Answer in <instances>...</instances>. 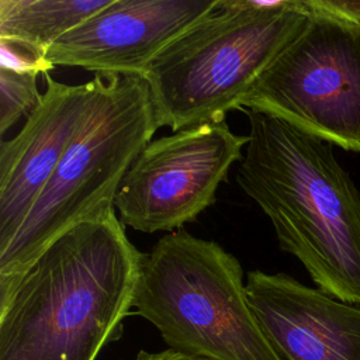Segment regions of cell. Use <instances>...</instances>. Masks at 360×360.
<instances>
[{
    "mask_svg": "<svg viewBox=\"0 0 360 360\" xmlns=\"http://www.w3.org/2000/svg\"><path fill=\"white\" fill-rule=\"evenodd\" d=\"M142 256L115 208L62 233L0 298V360H96L132 309Z\"/></svg>",
    "mask_w": 360,
    "mask_h": 360,
    "instance_id": "cell-1",
    "label": "cell"
},
{
    "mask_svg": "<svg viewBox=\"0 0 360 360\" xmlns=\"http://www.w3.org/2000/svg\"><path fill=\"white\" fill-rule=\"evenodd\" d=\"M236 181L323 292L360 305V190L330 143L257 110Z\"/></svg>",
    "mask_w": 360,
    "mask_h": 360,
    "instance_id": "cell-2",
    "label": "cell"
},
{
    "mask_svg": "<svg viewBox=\"0 0 360 360\" xmlns=\"http://www.w3.org/2000/svg\"><path fill=\"white\" fill-rule=\"evenodd\" d=\"M66 150L11 242L0 250V298L70 228L114 208L124 176L159 129L146 80L96 73Z\"/></svg>",
    "mask_w": 360,
    "mask_h": 360,
    "instance_id": "cell-3",
    "label": "cell"
},
{
    "mask_svg": "<svg viewBox=\"0 0 360 360\" xmlns=\"http://www.w3.org/2000/svg\"><path fill=\"white\" fill-rule=\"evenodd\" d=\"M304 0H219L143 75L158 128L222 122L305 24Z\"/></svg>",
    "mask_w": 360,
    "mask_h": 360,
    "instance_id": "cell-4",
    "label": "cell"
},
{
    "mask_svg": "<svg viewBox=\"0 0 360 360\" xmlns=\"http://www.w3.org/2000/svg\"><path fill=\"white\" fill-rule=\"evenodd\" d=\"M132 308L173 352L207 360H283L250 308L239 260L186 229L143 253Z\"/></svg>",
    "mask_w": 360,
    "mask_h": 360,
    "instance_id": "cell-5",
    "label": "cell"
},
{
    "mask_svg": "<svg viewBox=\"0 0 360 360\" xmlns=\"http://www.w3.org/2000/svg\"><path fill=\"white\" fill-rule=\"evenodd\" d=\"M307 11L300 32L262 73L239 110L270 114L360 152V28Z\"/></svg>",
    "mask_w": 360,
    "mask_h": 360,
    "instance_id": "cell-6",
    "label": "cell"
},
{
    "mask_svg": "<svg viewBox=\"0 0 360 360\" xmlns=\"http://www.w3.org/2000/svg\"><path fill=\"white\" fill-rule=\"evenodd\" d=\"M249 135L211 122L150 141L128 169L114 200L125 226L145 233L183 229L217 200Z\"/></svg>",
    "mask_w": 360,
    "mask_h": 360,
    "instance_id": "cell-7",
    "label": "cell"
},
{
    "mask_svg": "<svg viewBox=\"0 0 360 360\" xmlns=\"http://www.w3.org/2000/svg\"><path fill=\"white\" fill-rule=\"evenodd\" d=\"M218 4L219 0H114L56 39L46 58L55 68L143 77L166 46Z\"/></svg>",
    "mask_w": 360,
    "mask_h": 360,
    "instance_id": "cell-8",
    "label": "cell"
},
{
    "mask_svg": "<svg viewBox=\"0 0 360 360\" xmlns=\"http://www.w3.org/2000/svg\"><path fill=\"white\" fill-rule=\"evenodd\" d=\"M250 308L271 347L284 360H360V307L285 273L252 270Z\"/></svg>",
    "mask_w": 360,
    "mask_h": 360,
    "instance_id": "cell-9",
    "label": "cell"
},
{
    "mask_svg": "<svg viewBox=\"0 0 360 360\" xmlns=\"http://www.w3.org/2000/svg\"><path fill=\"white\" fill-rule=\"evenodd\" d=\"M21 131L0 143V250L15 236L59 165L89 100L90 84L49 76Z\"/></svg>",
    "mask_w": 360,
    "mask_h": 360,
    "instance_id": "cell-10",
    "label": "cell"
},
{
    "mask_svg": "<svg viewBox=\"0 0 360 360\" xmlns=\"http://www.w3.org/2000/svg\"><path fill=\"white\" fill-rule=\"evenodd\" d=\"M114 0H0V38L24 41L48 52L69 30Z\"/></svg>",
    "mask_w": 360,
    "mask_h": 360,
    "instance_id": "cell-11",
    "label": "cell"
},
{
    "mask_svg": "<svg viewBox=\"0 0 360 360\" xmlns=\"http://www.w3.org/2000/svg\"><path fill=\"white\" fill-rule=\"evenodd\" d=\"M38 73H17L0 69V135L21 117L28 118L39 105L42 93L37 86Z\"/></svg>",
    "mask_w": 360,
    "mask_h": 360,
    "instance_id": "cell-12",
    "label": "cell"
},
{
    "mask_svg": "<svg viewBox=\"0 0 360 360\" xmlns=\"http://www.w3.org/2000/svg\"><path fill=\"white\" fill-rule=\"evenodd\" d=\"M0 69L17 73L46 75L55 69L48 60L46 51L18 39L0 38Z\"/></svg>",
    "mask_w": 360,
    "mask_h": 360,
    "instance_id": "cell-13",
    "label": "cell"
},
{
    "mask_svg": "<svg viewBox=\"0 0 360 360\" xmlns=\"http://www.w3.org/2000/svg\"><path fill=\"white\" fill-rule=\"evenodd\" d=\"M309 10L360 28V0H304Z\"/></svg>",
    "mask_w": 360,
    "mask_h": 360,
    "instance_id": "cell-14",
    "label": "cell"
},
{
    "mask_svg": "<svg viewBox=\"0 0 360 360\" xmlns=\"http://www.w3.org/2000/svg\"><path fill=\"white\" fill-rule=\"evenodd\" d=\"M134 360H207V359L194 357V356H186V354L173 352L170 349H166V350L155 352V353L139 352L138 356Z\"/></svg>",
    "mask_w": 360,
    "mask_h": 360,
    "instance_id": "cell-15",
    "label": "cell"
}]
</instances>
